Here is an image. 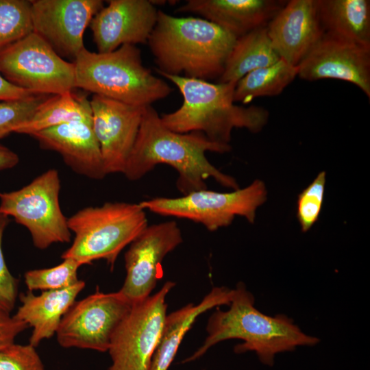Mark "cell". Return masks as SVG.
<instances>
[{
    "mask_svg": "<svg viewBox=\"0 0 370 370\" xmlns=\"http://www.w3.org/2000/svg\"><path fill=\"white\" fill-rule=\"evenodd\" d=\"M60 190L58 171L50 169L18 190L0 192V213L25 227L40 249L68 243L71 232L60 208Z\"/></svg>",
    "mask_w": 370,
    "mask_h": 370,
    "instance_id": "obj_8",
    "label": "cell"
},
{
    "mask_svg": "<svg viewBox=\"0 0 370 370\" xmlns=\"http://www.w3.org/2000/svg\"><path fill=\"white\" fill-rule=\"evenodd\" d=\"M0 370H45L36 347L13 343L0 351Z\"/></svg>",
    "mask_w": 370,
    "mask_h": 370,
    "instance_id": "obj_30",
    "label": "cell"
},
{
    "mask_svg": "<svg viewBox=\"0 0 370 370\" xmlns=\"http://www.w3.org/2000/svg\"><path fill=\"white\" fill-rule=\"evenodd\" d=\"M267 194L264 182L256 180L245 188L229 193L206 188L176 198L156 197L139 204L145 210L188 219L213 232L230 225L236 216L243 217L254 223L256 210L265 202Z\"/></svg>",
    "mask_w": 370,
    "mask_h": 370,
    "instance_id": "obj_7",
    "label": "cell"
},
{
    "mask_svg": "<svg viewBox=\"0 0 370 370\" xmlns=\"http://www.w3.org/2000/svg\"><path fill=\"white\" fill-rule=\"evenodd\" d=\"M297 75V67L282 59L247 73L236 84L234 102L247 104L260 97L280 95Z\"/></svg>",
    "mask_w": 370,
    "mask_h": 370,
    "instance_id": "obj_25",
    "label": "cell"
},
{
    "mask_svg": "<svg viewBox=\"0 0 370 370\" xmlns=\"http://www.w3.org/2000/svg\"><path fill=\"white\" fill-rule=\"evenodd\" d=\"M233 289L213 288L197 304L193 303L167 314L149 370H168L186 332L199 315L214 307L230 305Z\"/></svg>",
    "mask_w": 370,
    "mask_h": 370,
    "instance_id": "obj_21",
    "label": "cell"
},
{
    "mask_svg": "<svg viewBox=\"0 0 370 370\" xmlns=\"http://www.w3.org/2000/svg\"><path fill=\"white\" fill-rule=\"evenodd\" d=\"M183 241L174 221L147 225L125 254L126 276L119 291L133 304L149 296L161 278L164 257Z\"/></svg>",
    "mask_w": 370,
    "mask_h": 370,
    "instance_id": "obj_12",
    "label": "cell"
},
{
    "mask_svg": "<svg viewBox=\"0 0 370 370\" xmlns=\"http://www.w3.org/2000/svg\"><path fill=\"white\" fill-rule=\"evenodd\" d=\"M28 326L0 308V351L14 343V339Z\"/></svg>",
    "mask_w": 370,
    "mask_h": 370,
    "instance_id": "obj_32",
    "label": "cell"
},
{
    "mask_svg": "<svg viewBox=\"0 0 370 370\" xmlns=\"http://www.w3.org/2000/svg\"><path fill=\"white\" fill-rule=\"evenodd\" d=\"M75 234L62 258H71L82 266L103 259L111 270L121 251L148 225L145 210L138 204L106 202L86 207L68 218Z\"/></svg>",
    "mask_w": 370,
    "mask_h": 370,
    "instance_id": "obj_6",
    "label": "cell"
},
{
    "mask_svg": "<svg viewBox=\"0 0 370 370\" xmlns=\"http://www.w3.org/2000/svg\"><path fill=\"white\" fill-rule=\"evenodd\" d=\"M85 285L79 280L67 288L45 291L38 295L30 291L21 295V305L14 317L32 328L30 345L36 347L56 334L62 317Z\"/></svg>",
    "mask_w": 370,
    "mask_h": 370,
    "instance_id": "obj_20",
    "label": "cell"
},
{
    "mask_svg": "<svg viewBox=\"0 0 370 370\" xmlns=\"http://www.w3.org/2000/svg\"><path fill=\"white\" fill-rule=\"evenodd\" d=\"M317 10L324 33L370 47L369 0H317Z\"/></svg>",
    "mask_w": 370,
    "mask_h": 370,
    "instance_id": "obj_22",
    "label": "cell"
},
{
    "mask_svg": "<svg viewBox=\"0 0 370 370\" xmlns=\"http://www.w3.org/2000/svg\"><path fill=\"white\" fill-rule=\"evenodd\" d=\"M132 304L119 291L95 293L75 301L62 317L57 340L65 348L108 352L112 338Z\"/></svg>",
    "mask_w": 370,
    "mask_h": 370,
    "instance_id": "obj_11",
    "label": "cell"
},
{
    "mask_svg": "<svg viewBox=\"0 0 370 370\" xmlns=\"http://www.w3.org/2000/svg\"><path fill=\"white\" fill-rule=\"evenodd\" d=\"M92 128L106 175L123 173L135 144L144 108L94 95L90 101Z\"/></svg>",
    "mask_w": 370,
    "mask_h": 370,
    "instance_id": "obj_15",
    "label": "cell"
},
{
    "mask_svg": "<svg viewBox=\"0 0 370 370\" xmlns=\"http://www.w3.org/2000/svg\"><path fill=\"white\" fill-rule=\"evenodd\" d=\"M230 145L210 140L201 132L177 133L168 129L152 106L144 108L138 134L123 174L131 181L138 180L156 165L166 164L178 174L177 190L182 195L206 189V180L212 177L221 186L239 188L236 180L214 165L206 151L225 153Z\"/></svg>",
    "mask_w": 370,
    "mask_h": 370,
    "instance_id": "obj_1",
    "label": "cell"
},
{
    "mask_svg": "<svg viewBox=\"0 0 370 370\" xmlns=\"http://www.w3.org/2000/svg\"><path fill=\"white\" fill-rule=\"evenodd\" d=\"M81 266L73 259L65 258L55 267L27 271L24 275L25 282L30 291L67 288L79 280L77 271Z\"/></svg>",
    "mask_w": 370,
    "mask_h": 370,
    "instance_id": "obj_27",
    "label": "cell"
},
{
    "mask_svg": "<svg viewBox=\"0 0 370 370\" xmlns=\"http://www.w3.org/2000/svg\"><path fill=\"white\" fill-rule=\"evenodd\" d=\"M31 3L33 32L59 56L74 60L85 48V29L103 7L101 0H34Z\"/></svg>",
    "mask_w": 370,
    "mask_h": 370,
    "instance_id": "obj_13",
    "label": "cell"
},
{
    "mask_svg": "<svg viewBox=\"0 0 370 370\" xmlns=\"http://www.w3.org/2000/svg\"><path fill=\"white\" fill-rule=\"evenodd\" d=\"M175 285L168 281L154 295L133 304L112 338L108 370L150 369L167 315L166 297Z\"/></svg>",
    "mask_w": 370,
    "mask_h": 370,
    "instance_id": "obj_10",
    "label": "cell"
},
{
    "mask_svg": "<svg viewBox=\"0 0 370 370\" xmlns=\"http://www.w3.org/2000/svg\"><path fill=\"white\" fill-rule=\"evenodd\" d=\"M52 95L36 94L26 98L0 101V139L29 120Z\"/></svg>",
    "mask_w": 370,
    "mask_h": 370,
    "instance_id": "obj_28",
    "label": "cell"
},
{
    "mask_svg": "<svg viewBox=\"0 0 370 370\" xmlns=\"http://www.w3.org/2000/svg\"><path fill=\"white\" fill-rule=\"evenodd\" d=\"M34 95L36 94L11 84L0 74V101L21 99Z\"/></svg>",
    "mask_w": 370,
    "mask_h": 370,
    "instance_id": "obj_33",
    "label": "cell"
},
{
    "mask_svg": "<svg viewBox=\"0 0 370 370\" xmlns=\"http://www.w3.org/2000/svg\"><path fill=\"white\" fill-rule=\"evenodd\" d=\"M280 59L268 36L267 26L238 38L218 83L238 82L247 73Z\"/></svg>",
    "mask_w": 370,
    "mask_h": 370,
    "instance_id": "obj_23",
    "label": "cell"
},
{
    "mask_svg": "<svg viewBox=\"0 0 370 370\" xmlns=\"http://www.w3.org/2000/svg\"><path fill=\"white\" fill-rule=\"evenodd\" d=\"M31 1L0 0V49L33 32Z\"/></svg>",
    "mask_w": 370,
    "mask_h": 370,
    "instance_id": "obj_26",
    "label": "cell"
},
{
    "mask_svg": "<svg viewBox=\"0 0 370 370\" xmlns=\"http://www.w3.org/2000/svg\"><path fill=\"white\" fill-rule=\"evenodd\" d=\"M10 217L0 213V308L10 312L17 296V280L10 272L3 256L2 240Z\"/></svg>",
    "mask_w": 370,
    "mask_h": 370,
    "instance_id": "obj_31",
    "label": "cell"
},
{
    "mask_svg": "<svg viewBox=\"0 0 370 370\" xmlns=\"http://www.w3.org/2000/svg\"><path fill=\"white\" fill-rule=\"evenodd\" d=\"M236 38L199 17H176L158 10L147 44L159 74L219 79Z\"/></svg>",
    "mask_w": 370,
    "mask_h": 370,
    "instance_id": "obj_2",
    "label": "cell"
},
{
    "mask_svg": "<svg viewBox=\"0 0 370 370\" xmlns=\"http://www.w3.org/2000/svg\"><path fill=\"white\" fill-rule=\"evenodd\" d=\"M19 161L18 156L0 144V171L14 167Z\"/></svg>",
    "mask_w": 370,
    "mask_h": 370,
    "instance_id": "obj_34",
    "label": "cell"
},
{
    "mask_svg": "<svg viewBox=\"0 0 370 370\" xmlns=\"http://www.w3.org/2000/svg\"><path fill=\"white\" fill-rule=\"evenodd\" d=\"M92 121L90 101L72 91L49 96L32 116L19 125L14 132L31 136L36 132L64 123H92Z\"/></svg>",
    "mask_w": 370,
    "mask_h": 370,
    "instance_id": "obj_24",
    "label": "cell"
},
{
    "mask_svg": "<svg viewBox=\"0 0 370 370\" xmlns=\"http://www.w3.org/2000/svg\"><path fill=\"white\" fill-rule=\"evenodd\" d=\"M325 172H320L297 197V218L303 232H308L317 221L323 202Z\"/></svg>",
    "mask_w": 370,
    "mask_h": 370,
    "instance_id": "obj_29",
    "label": "cell"
},
{
    "mask_svg": "<svg viewBox=\"0 0 370 370\" xmlns=\"http://www.w3.org/2000/svg\"><path fill=\"white\" fill-rule=\"evenodd\" d=\"M286 3L279 0H188L176 12L199 15L238 38L267 26Z\"/></svg>",
    "mask_w": 370,
    "mask_h": 370,
    "instance_id": "obj_19",
    "label": "cell"
},
{
    "mask_svg": "<svg viewBox=\"0 0 370 370\" xmlns=\"http://www.w3.org/2000/svg\"><path fill=\"white\" fill-rule=\"evenodd\" d=\"M74 64L76 88L129 105L151 106L173 90L143 65L135 45H123L107 53L84 48Z\"/></svg>",
    "mask_w": 370,
    "mask_h": 370,
    "instance_id": "obj_5",
    "label": "cell"
},
{
    "mask_svg": "<svg viewBox=\"0 0 370 370\" xmlns=\"http://www.w3.org/2000/svg\"><path fill=\"white\" fill-rule=\"evenodd\" d=\"M31 136L42 148L60 153L76 173L93 180H102L106 175L92 123H64L36 132Z\"/></svg>",
    "mask_w": 370,
    "mask_h": 370,
    "instance_id": "obj_18",
    "label": "cell"
},
{
    "mask_svg": "<svg viewBox=\"0 0 370 370\" xmlns=\"http://www.w3.org/2000/svg\"><path fill=\"white\" fill-rule=\"evenodd\" d=\"M158 12L149 0L108 1L90 23L98 52L113 51L123 45L147 43Z\"/></svg>",
    "mask_w": 370,
    "mask_h": 370,
    "instance_id": "obj_16",
    "label": "cell"
},
{
    "mask_svg": "<svg viewBox=\"0 0 370 370\" xmlns=\"http://www.w3.org/2000/svg\"><path fill=\"white\" fill-rule=\"evenodd\" d=\"M229 306L228 310L217 308L211 314L206 340L184 362L198 359L218 343L236 338L243 343L235 346L234 352H254L262 364L271 367L278 354L301 346H314L319 342L317 337L301 331L287 316H268L256 309L254 295L243 283H238L233 289Z\"/></svg>",
    "mask_w": 370,
    "mask_h": 370,
    "instance_id": "obj_3",
    "label": "cell"
},
{
    "mask_svg": "<svg viewBox=\"0 0 370 370\" xmlns=\"http://www.w3.org/2000/svg\"><path fill=\"white\" fill-rule=\"evenodd\" d=\"M175 84L183 97L175 111L160 116L168 129L177 133L201 132L210 140L230 145L234 128H245L257 133L269 120L264 108L236 105V82L211 83L182 76L160 74Z\"/></svg>",
    "mask_w": 370,
    "mask_h": 370,
    "instance_id": "obj_4",
    "label": "cell"
},
{
    "mask_svg": "<svg viewBox=\"0 0 370 370\" xmlns=\"http://www.w3.org/2000/svg\"><path fill=\"white\" fill-rule=\"evenodd\" d=\"M280 58L297 66L324 34L317 0H291L267 25Z\"/></svg>",
    "mask_w": 370,
    "mask_h": 370,
    "instance_id": "obj_17",
    "label": "cell"
},
{
    "mask_svg": "<svg viewBox=\"0 0 370 370\" xmlns=\"http://www.w3.org/2000/svg\"><path fill=\"white\" fill-rule=\"evenodd\" d=\"M0 74L35 94L58 95L76 88L74 62L63 60L34 32L0 49Z\"/></svg>",
    "mask_w": 370,
    "mask_h": 370,
    "instance_id": "obj_9",
    "label": "cell"
},
{
    "mask_svg": "<svg viewBox=\"0 0 370 370\" xmlns=\"http://www.w3.org/2000/svg\"><path fill=\"white\" fill-rule=\"evenodd\" d=\"M305 80H343L370 97V47L324 33L297 66Z\"/></svg>",
    "mask_w": 370,
    "mask_h": 370,
    "instance_id": "obj_14",
    "label": "cell"
}]
</instances>
